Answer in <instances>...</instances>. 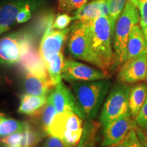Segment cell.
<instances>
[{
  "label": "cell",
  "mask_w": 147,
  "mask_h": 147,
  "mask_svg": "<svg viewBox=\"0 0 147 147\" xmlns=\"http://www.w3.org/2000/svg\"><path fill=\"white\" fill-rule=\"evenodd\" d=\"M87 28L92 52L97 67L108 73L115 65V55L112 46L114 33L108 16L84 22Z\"/></svg>",
  "instance_id": "1"
},
{
  "label": "cell",
  "mask_w": 147,
  "mask_h": 147,
  "mask_svg": "<svg viewBox=\"0 0 147 147\" xmlns=\"http://www.w3.org/2000/svg\"><path fill=\"white\" fill-rule=\"evenodd\" d=\"M110 84V81L105 79L71 82L77 106L83 120H93L97 117Z\"/></svg>",
  "instance_id": "2"
},
{
  "label": "cell",
  "mask_w": 147,
  "mask_h": 147,
  "mask_svg": "<svg viewBox=\"0 0 147 147\" xmlns=\"http://www.w3.org/2000/svg\"><path fill=\"white\" fill-rule=\"evenodd\" d=\"M140 22L138 9L129 0L117 20L113 36V50L115 65H122L127 59L128 38L134 25Z\"/></svg>",
  "instance_id": "3"
},
{
  "label": "cell",
  "mask_w": 147,
  "mask_h": 147,
  "mask_svg": "<svg viewBox=\"0 0 147 147\" xmlns=\"http://www.w3.org/2000/svg\"><path fill=\"white\" fill-rule=\"evenodd\" d=\"M82 119L72 111L58 113L47 131V136L58 138L65 147H78L83 127Z\"/></svg>",
  "instance_id": "4"
},
{
  "label": "cell",
  "mask_w": 147,
  "mask_h": 147,
  "mask_svg": "<svg viewBox=\"0 0 147 147\" xmlns=\"http://www.w3.org/2000/svg\"><path fill=\"white\" fill-rule=\"evenodd\" d=\"M35 35L25 31L13 33L0 39V64H18L22 57L35 47Z\"/></svg>",
  "instance_id": "5"
},
{
  "label": "cell",
  "mask_w": 147,
  "mask_h": 147,
  "mask_svg": "<svg viewBox=\"0 0 147 147\" xmlns=\"http://www.w3.org/2000/svg\"><path fill=\"white\" fill-rule=\"evenodd\" d=\"M130 87L127 84L118 82L110 91L103 106L100 121L106 127L129 111V95Z\"/></svg>",
  "instance_id": "6"
},
{
  "label": "cell",
  "mask_w": 147,
  "mask_h": 147,
  "mask_svg": "<svg viewBox=\"0 0 147 147\" xmlns=\"http://www.w3.org/2000/svg\"><path fill=\"white\" fill-rule=\"evenodd\" d=\"M67 48L73 57L97 67V62L92 52L87 28L84 22L77 21L70 27Z\"/></svg>",
  "instance_id": "7"
},
{
  "label": "cell",
  "mask_w": 147,
  "mask_h": 147,
  "mask_svg": "<svg viewBox=\"0 0 147 147\" xmlns=\"http://www.w3.org/2000/svg\"><path fill=\"white\" fill-rule=\"evenodd\" d=\"M62 78L67 82L94 81L106 79L108 73L80 62L66 59L61 73Z\"/></svg>",
  "instance_id": "8"
},
{
  "label": "cell",
  "mask_w": 147,
  "mask_h": 147,
  "mask_svg": "<svg viewBox=\"0 0 147 147\" xmlns=\"http://www.w3.org/2000/svg\"><path fill=\"white\" fill-rule=\"evenodd\" d=\"M70 27L62 30L53 29V25L46 29L42 36L39 52L45 64L61 52L64 43L68 37Z\"/></svg>",
  "instance_id": "9"
},
{
  "label": "cell",
  "mask_w": 147,
  "mask_h": 147,
  "mask_svg": "<svg viewBox=\"0 0 147 147\" xmlns=\"http://www.w3.org/2000/svg\"><path fill=\"white\" fill-rule=\"evenodd\" d=\"M147 54L127 59L121 65L117 78L125 84H135L146 80Z\"/></svg>",
  "instance_id": "10"
},
{
  "label": "cell",
  "mask_w": 147,
  "mask_h": 147,
  "mask_svg": "<svg viewBox=\"0 0 147 147\" xmlns=\"http://www.w3.org/2000/svg\"><path fill=\"white\" fill-rule=\"evenodd\" d=\"M136 121L132 118L129 111L125 115L104 128L102 145L106 146L121 142L127 136L130 130L136 129Z\"/></svg>",
  "instance_id": "11"
},
{
  "label": "cell",
  "mask_w": 147,
  "mask_h": 147,
  "mask_svg": "<svg viewBox=\"0 0 147 147\" xmlns=\"http://www.w3.org/2000/svg\"><path fill=\"white\" fill-rule=\"evenodd\" d=\"M47 98L48 102H50L55 106L57 113L72 111L81 118L74 95L61 81L51 90Z\"/></svg>",
  "instance_id": "12"
},
{
  "label": "cell",
  "mask_w": 147,
  "mask_h": 147,
  "mask_svg": "<svg viewBox=\"0 0 147 147\" xmlns=\"http://www.w3.org/2000/svg\"><path fill=\"white\" fill-rule=\"evenodd\" d=\"M19 68L24 73H30L53 85L51 82L47 65L36 47L32 48L22 57L18 63Z\"/></svg>",
  "instance_id": "13"
},
{
  "label": "cell",
  "mask_w": 147,
  "mask_h": 147,
  "mask_svg": "<svg viewBox=\"0 0 147 147\" xmlns=\"http://www.w3.org/2000/svg\"><path fill=\"white\" fill-rule=\"evenodd\" d=\"M40 0H9L0 5V25L9 27L16 22L22 9L29 5H40Z\"/></svg>",
  "instance_id": "14"
},
{
  "label": "cell",
  "mask_w": 147,
  "mask_h": 147,
  "mask_svg": "<svg viewBox=\"0 0 147 147\" xmlns=\"http://www.w3.org/2000/svg\"><path fill=\"white\" fill-rule=\"evenodd\" d=\"M109 13L108 0H95L84 4L75 12L76 21L86 22L101 16H108Z\"/></svg>",
  "instance_id": "15"
},
{
  "label": "cell",
  "mask_w": 147,
  "mask_h": 147,
  "mask_svg": "<svg viewBox=\"0 0 147 147\" xmlns=\"http://www.w3.org/2000/svg\"><path fill=\"white\" fill-rule=\"evenodd\" d=\"M147 54V42L140 25L138 23L132 28L128 38L127 59Z\"/></svg>",
  "instance_id": "16"
},
{
  "label": "cell",
  "mask_w": 147,
  "mask_h": 147,
  "mask_svg": "<svg viewBox=\"0 0 147 147\" xmlns=\"http://www.w3.org/2000/svg\"><path fill=\"white\" fill-rule=\"evenodd\" d=\"M21 104L18 112L32 117H38L48 103L47 96H36L31 94L21 95Z\"/></svg>",
  "instance_id": "17"
},
{
  "label": "cell",
  "mask_w": 147,
  "mask_h": 147,
  "mask_svg": "<svg viewBox=\"0 0 147 147\" xmlns=\"http://www.w3.org/2000/svg\"><path fill=\"white\" fill-rule=\"evenodd\" d=\"M146 97L147 84L145 82H138L130 87L129 95V110L134 120L144 104Z\"/></svg>",
  "instance_id": "18"
},
{
  "label": "cell",
  "mask_w": 147,
  "mask_h": 147,
  "mask_svg": "<svg viewBox=\"0 0 147 147\" xmlns=\"http://www.w3.org/2000/svg\"><path fill=\"white\" fill-rule=\"evenodd\" d=\"M24 87L27 93L36 96H47L55 87L43 79L30 73H25Z\"/></svg>",
  "instance_id": "19"
},
{
  "label": "cell",
  "mask_w": 147,
  "mask_h": 147,
  "mask_svg": "<svg viewBox=\"0 0 147 147\" xmlns=\"http://www.w3.org/2000/svg\"><path fill=\"white\" fill-rule=\"evenodd\" d=\"M100 126V123L93 120L86 121L81 139L78 147H95L97 139V132Z\"/></svg>",
  "instance_id": "20"
},
{
  "label": "cell",
  "mask_w": 147,
  "mask_h": 147,
  "mask_svg": "<svg viewBox=\"0 0 147 147\" xmlns=\"http://www.w3.org/2000/svg\"><path fill=\"white\" fill-rule=\"evenodd\" d=\"M64 62V55L63 51L55 55L51 61L46 64L49 76L53 85L56 86L59 82L61 81V73L63 70Z\"/></svg>",
  "instance_id": "21"
},
{
  "label": "cell",
  "mask_w": 147,
  "mask_h": 147,
  "mask_svg": "<svg viewBox=\"0 0 147 147\" xmlns=\"http://www.w3.org/2000/svg\"><path fill=\"white\" fill-rule=\"evenodd\" d=\"M28 123L27 121H21L3 117L0 122V136H5L17 132H23L26 129Z\"/></svg>",
  "instance_id": "22"
},
{
  "label": "cell",
  "mask_w": 147,
  "mask_h": 147,
  "mask_svg": "<svg viewBox=\"0 0 147 147\" xmlns=\"http://www.w3.org/2000/svg\"><path fill=\"white\" fill-rule=\"evenodd\" d=\"M23 137L22 140L21 147H36L41 142L46 134L43 131L37 129L29 122L26 129L23 132Z\"/></svg>",
  "instance_id": "23"
},
{
  "label": "cell",
  "mask_w": 147,
  "mask_h": 147,
  "mask_svg": "<svg viewBox=\"0 0 147 147\" xmlns=\"http://www.w3.org/2000/svg\"><path fill=\"white\" fill-rule=\"evenodd\" d=\"M128 1L129 0H108L109 13L108 16L109 18L113 33L115 32L117 20L119 19Z\"/></svg>",
  "instance_id": "24"
},
{
  "label": "cell",
  "mask_w": 147,
  "mask_h": 147,
  "mask_svg": "<svg viewBox=\"0 0 147 147\" xmlns=\"http://www.w3.org/2000/svg\"><path fill=\"white\" fill-rule=\"evenodd\" d=\"M57 113V111L55 106L50 102H48L47 105L42 110L41 113L38 116V117H40V123L42 131L46 134V136H47V131L55 116Z\"/></svg>",
  "instance_id": "25"
},
{
  "label": "cell",
  "mask_w": 147,
  "mask_h": 147,
  "mask_svg": "<svg viewBox=\"0 0 147 147\" xmlns=\"http://www.w3.org/2000/svg\"><path fill=\"white\" fill-rule=\"evenodd\" d=\"M137 8L140 14V25L147 42V0H131Z\"/></svg>",
  "instance_id": "26"
},
{
  "label": "cell",
  "mask_w": 147,
  "mask_h": 147,
  "mask_svg": "<svg viewBox=\"0 0 147 147\" xmlns=\"http://www.w3.org/2000/svg\"><path fill=\"white\" fill-rule=\"evenodd\" d=\"M88 0H59L58 10L59 12H70L83 6Z\"/></svg>",
  "instance_id": "27"
},
{
  "label": "cell",
  "mask_w": 147,
  "mask_h": 147,
  "mask_svg": "<svg viewBox=\"0 0 147 147\" xmlns=\"http://www.w3.org/2000/svg\"><path fill=\"white\" fill-rule=\"evenodd\" d=\"M23 132H17L0 138V146L9 147L21 144L23 140Z\"/></svg>",
  "instance_id": "28"
},
{
  "label": "cell",
  "mask_w": 147,
  "mask_h": 147,
  "mask_svg": "<svg viewBox=\"0 0 147 147\" xmlns=\"http://www.w3.org/2000/svg\"><path fill=\"white\" fill-rule=\"evenodd\" d=\"M75 20L74 16H70L66 13L58 14L53 21V27L55 29L62 30L66 29L71 21Z\"/></svg>",
  "instance_id": "29"
},
{
  "label": "cell",
  "mask_w": 147,
  "mask_h": 147,
  "mask_svg": "<svg viewBox=\"0 0 147 147\" xmlns=\"http://www.w3.org/2000/svg\"><path fill=\"white\" fill-rule=\"evenodd\" d=\"M135 121L138 127L143 129H147V97Z\"/></svg>",
  "instance_id": "30"
},
{
  "label": "cell",
  "mask_w": 147,
  "mask_h": 147,
  "mask_svg": "<svg viewBox=\"0 0 147 147\" xmlns=\"http://www.w3.org/2000/svg\"><path fill=\"white\" fill-rule=\"evenodd\" d=\"M127 147H145L140 140L135 129H132L126 136Z\"/></svg>",
  "instance_id": "31"
},
{
  "label": "cell",
  "mask_w": 147,
  "mask_h": 147,
  "mask_svg": "<svg viewBox=\"0 0 147 147\" xmlns=\"http://www.w3.org/2000/svg\"><path fill=\"white\" fill-rule=\"evenodd\" d=\"M42 147H65L61 142L60 139L58 138L51 136L49 137L46 140L45 143L42 145Z\"/></svg>",
  "instance_id": "32"
},
{
  "label": "cell",
  "mask_w": 147,
  "mask_h": 147,
  "mask_svg": "<svg viewBox=\"0 0 147 147\" xmlns=\"http://www.w3.org/2000/svg\"><path fill=\"white\" fill-rule=\"evenodd\" d=\"M135 129L141 142L145 147H147V129H143L138 126H136Z\"/></svg>",
  "instance_id": "33"
},
{
  "label": "cell",
  "mask_w": 147,
  "mask_h": 147,
  "mask_svg": "<svg viewBox=\"0 0 147 147\" xmlns=\"http://www.w3.org/2000/svg\"><path fill=\"white\" fill-rule=\"evenodd\" d=\"M104 147H127V138L125 137L123 140L122 141L119 142L116 144L108 145V146H106Z\"/></svg>",
  "instance_id": "34"
},
{
  "label": "cell",
  "mask_w": 147,
  "mask_h": 147,
  "mask_svg": "<svg viewBox=\"0 0 147 147\" xmlns=\"http://www.w3.org/2000/svg\"><path fill=\"white\" fill-rule=\"evenodd\" d=\"M9 29H10V27H3L0 25V34H3V33L4 32H8Z\"/></svg>",
  "instance_id": "35"
},
{
  "label": "cell",
  "mask_w": 147,
  "mask_h": 147,
  "mask_svg": "<svg viewBox=\"0 0 147 147\" xmlns=\"http://www.w3.org/2000/svg\"><path fill=\"white\" fill-rule=\"evenodd\" d=\"M9 147H21V144H18V145H15V146H9Z\"/></svg>",
  "instance_id": "36"
},
{
  "label": "cell",
  "mask_w": 147,
  "mask_h": 147,
  "mask_svg": "<svg viewBox=\"0 0 147 147\" xmlns=\"http://www.w3.org/2000/svg\"><path fill=\"white\" fill-rule=\"evenodd\" d=\"M5 117V115H4V114L0 113V117Z\"/></svg>",
  "instance_id": "37"
},
{
  "label": "cell",
  "mask_w": 147,
  "mask_h": 147,
  "mask_svg": "<svg viewBox=\"0 0 147 147\" xmlns=\"http://www.w3.org/2000/svg\"><path fill=\"white\" fill-rule=\"evenodd\" d=\"M146 81L147 82V67H146Z\"/></svg>",
  "instance_id": "38"
}]
</instances>
